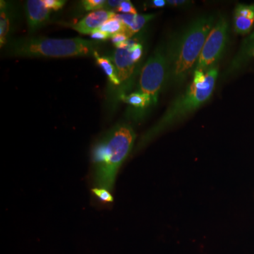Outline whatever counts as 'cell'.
<instances>
[{
	"instance_id": "cell-21",
	"label": "cell",
	"mask_w": 254,
	"mask_h": 254,
	"mask_svg": "<svg viewBox=\"0 0 254 254\" xmlns=\"http://www.w3.org/2000/svg\"><path fill=\"white\" fill-rule=\"evenodd\" d=\"M91 36L92 38H93V39L95 40L96 41H101L111 39L112 35L108 33H105V32L95 30V31L91 33Z\"/></svg>"
},
{
	"instance_id": "cell-4",
	"label": "cell",
	"mask_w": 254,
	"mask_h": 254,
	"mask_svg": "<svg viewBox=\"0 0 254 254\" xmlns=\"http://www.w3.org/2000/svg\"><path fill=\"white\" fill-rule=\"evenodd\" d=\"M101 42L81 38H51L29 37L8 42L4 47L9 56L28 58H66L93 57Z\"/></svg>"
},
{
	"instance_id": "cell-1",
	"label": "cell",
	"mask_w": 254,
	"mask_h": 254,
	"mask_svg": "<svg viewBox=\"0 0 254 254\" xmlns=\"http://www.w3.org/2000/svg\"><path fill=\"white\" fill-rule=\"evenodd\" d=\"M218 73L217 64L205 71L195 69L191 83L186 91L177 97L161 118L142 135L136 150L144 148L165 130L184 120L208 101L213 95Z\"/></svg>"
},
{
	"instance_id": "cell-20",
	"label": "cell",
	"mask_w": 254,
	"mask_h": 254,
	"mask_svg": "<svg viewBox=\"0 0 254 254\" xmlns=\"http://www.w3.org/2000/svg\"><path fill=\"white\" fill-rule=\"evenodd\" d=\"M43 1L48 9L54 11H59L63 9L66 2L64 0H43Z\"/></svg>"
},
{
	"instance_id": "cell-10",
	"label": "cell",
	"mask_w": 254,
	"mask_h": 254,
	"mask_svg": "<svg viewBox=\"0 0 254 254\" xmlns=\"http://www.w3.org/2000/svg\"><path fill=\"white\" fill-rule=\"evenodd\" d=\"M254 26V3L238 4L233 14L234 31L239 35H247Z\"/></svg>"
},
{
	"instance_id": "cell-19",
	"label": "cell",
	"mask_w": 254,
	"mask_h": 254,
	"mask_svg": "<svg viewBox=\"0 0 254 254\" xmlns=\"http://www.w3.org/2000/svg\"><path fill=\"white\" fill-rule=\"evenodd\" d=\"M117 11L121 14H138L136 8L129 0H122L121 4L119 6Z\"/></svg>"
},
{
	"instance_id": "cell-26",
	"label": "cell",
	"mask_w": 254,
	"mask_h": 254,
	"mask_svg": "<svg viewBox=\"0 0 254 254\" xmlns=\"http://www.w3.org/2000/svg\"><path fill=\"white\" fill-rule=\"evenodd\" d=\"M253 58H254V53H253Z\"/></svg>"
},
{
	"instance_id": "cell-14",
	"label": "cell",
	"mask_w": 254,
	"mask_h": 254,
	"mask_svg": "<svg viewBox=\"0 0 254 254\" xmlns=\"http://www.w3.org/2000/svg\"><path fill=\"white\" fill-rule=\"evenodd\" d=\"M119 99L138 109H145L152 105L150 98L146 95L138 91L129 95H122Z\"/></svg>"
},
{
	"instance_id": "cell-15",
	"label": "cell",
	"mask_w": 254,
	"mask_h": 254,
	"mask_svg": "<svg viewBox=\"0 0 254 254\" xmlns=\"http://www.w3.org/2000/svg\"><path fill=\"white\" fill-rule=\"evenodd\" d=\"M156 16V14H136V18H135L134 23L133 26L129 29L125 31V34L127 35L128 38H131L133 35L136 34L143 26L146 24L148 21H151Z\"/></svg>"
},
{
	"instance_id": "cell-13",
	"label": "cell",
	"mask_w": 254,
	"mask_h": 254,
	"mask_svg": "<svg viewBox=\"0 0 254 254\" xmlns=\"http://www.w3.org/2000/svg\"><path fill=\"white\" fill-rule=\"evenodd\" d=\"M95 58L97 64L99 65L108 76L110 83L113 86L120 87V80H119L116 67L114 64L113 60L107 57L100 56L99 54L95 55Z\"/></svg>"
},
{
	"instance_id": "cell-8",
	"label": "cell",
	"mask_w": 254,
	"mask_h": 254,
	"mask_svg": "<svg viewBox=\"0 0 254 254\" xmlns=\"http://www.w3.org/2000/svg\"><path fill=\"white\" fill-rule=\"evenodd\" d=\"M24 9L30 34L43 27L50 20V10L43 0H28L25 2Z\"/></svg>"
},
{
	"instance_id": "cell-17",
	"label": "cell",
	"mask_w": 254,
	"mask_h": 254,
	"mask_svg": "<svg viewBox=\"0 0 254 254\" xmlns=\"http://www.w3.org/2000/svg\"><path fill=\"white\" fill-rule=\"evenodd\" d=\"M92 193L96 200L100 203L108 204V203L113 202V195L110 193V190L107 189L95 187L92 190Z\"/></svg>"
},
{
	"instance_id": "cell-24",
	"label": "cell",
	"mask_w": 254,
	"mask_h": 254,
	"mask_svg": "<svg viewBox=\"0 0 254 254\" xmlns=\"http://www.w3.org/2000/svg\"><path fill=\"white\" fill-rule=\"evenodd\" d=\"M122 0H108L106 1L104 9L114 11L113 10H118L119 6L121 4ZM115 12V11H114Z\"/></svg>"
},
{
	"instance_id": "cell-6",
	"label": "cell",
	"mask_w": 254,
	"mask_h": 254,
	"mask_svg": "<svg viewBox=\"0 0 254 254\" xmlns=\"http://www.w3.org/2000/svg\"><path fill=\"white\" fill-rule=\"evenodd\" d=\"M229 39V22L223 15L219 16L204 43L195 69L205 71L216 65L223 55Z\"/></svg>"
},
{
	"instance_id": "cell-2",
	"label": "cell",
	"mask_w": 254,
	"mask_h": 254,
	"mask_svg": "<svg viewBox=\"0 0 254 254\" xmlns=\"http://www.w3.org/2000/svg\"><path fill=\"white\" fill-rule=\"evenodd\" d=\"M136 137L131 125L119 123L95 143L92 163L96 187L113 190L119 170L131 151Z\"/></svg>"
},
{
	"instance_id": "cell-22",
	"label": "cell",
	"mask_w": 254,
	"mask_h": 254,
	"mask_svg": "<svg viewBox=\"0 0 254 254\" xmlns=\"http://www.w3.org/2000/svg\"><path fill=\"white\" fill-rule=\"evenodd\" d=\"M129 39L130 38H128L125 33H116V34H114L111 37L112 43H113L114 45L123 43V42L128 41Z\"/></svg>"
},
{
	"instance_id": "cell-11",
	"label": "cell",
	"mask_w": 254,
	"mask_h": 254,
	"mask_svg": "<svg viewBox=\"0 0 254 254\" xmlns=\"http://www.w3.org/2000/svg\"><path fill=\"white\" fill-rule=\"evenodd\" d=\"M12 5L9 1H0V47L4 48L14 26V14Z\"/></svg>"
},
{
	"instance_id": "cell-7",
	"label": "cell",
	"mask_w": 254,
	"mask_h": 254,
	"mask_svg": "<svg viewBox=\"0 0 254 254\" xmlns=\"http://www.w3.org/2000/svg\"><path fill=\"white\" fill-rule=\"evenodd\" d=\"M129 47L130 46L123 49H116L113 55L112 60L116 67L120 82V86L119 87L120 88L119 91V98L123 95V88L127 86V83L133 76L136 66L137 63L132 58Z\"/></svg>"
},
{
	"instance_id": "cell-23",
	"label": "cell",
	"mask_w": 254,
	"mask_h": 254,
	"mask_svg": "<svg viewBox=\"0 0 254 254\" xmlns=\"http://www.w3.org/2000/svg\"><path fill=\"white\" fill-rule=\"evenodd\" d=\"M193 3V1H187V0H167V5H170L175 7L185 6Z\"/></svg>"
},
{
	"instance_id": "cell-16",
	"label": "cell",
	"mask_w": 254,
	"mask_h": 254,
	"mask_svg": "<svg viewBox=\"0 0 254 254\" xmlns=\"http://www.w3.org/2000/svg\"><path fill=\"white\" fill-rule=\"evenodd\" d=\"M97 30L105 32V33H109V34L113 36V35L116 34V33H125V31H126V27H125V25L120 20L115 17L105 22L104 24L102 25Z\"/></svg>"
},
{
	"instance_id": "cell-12",
	"label": "cell",
	"mask_w": 254,
	"mask_h": 254,
	"mask_svg": "<svg viewBox=\"0 0 254 254\" xmlns=\"http://www.w3.org/2000/svg\"><path fill=\"white\" fill-rule=\"evenodd\" d=\"M254 51V31L247 37L241 44L240 50L237 52L230 66V71H235L240 69L253 58Z\"/></svg>"
},
{
	"instance_id": "cell-18",
	"label": "cell",
	"mask_w": 254,
	"mask_h": 254,
	"mask_svg": "<svg viewBox=\"0 0 254 254\" xmlns=\"http://www.w3.org/2000/svg\"><path fill=\"white\" fill-rule=\"evenodd\" d=\"M106 1L105 0H83L81 5L86 11H94L104 9Z\"/></svg>"
},
{
	"instance_id": "cell-9",
	"label": "cell",
	"mask_w": 254,
	"mask_h": 254,
	"mask_svg": "<svg viewBox=\"0 0 254 254\" xmlns=\"http://www.w3.org/2000/svg\"><path fill=\"white\" fill-rule=\"evenodd\" d=\"M116 13L106 9L97 10L87 14L81 21L68 24L73 30L83 35H91L93 31L99 28L105 22L115 18Z\"/></svg>"
},
{
	"instance_id": "cell-25",
	"label": "cell",
	"mask_w": 254,
	"mask_h": 254,
	"mask_svg": "<svg viewBox=\"0 0 254 254\" xmlns=\"http://www.w3.org/2000/svg\"><path fill=\"white\" fill-rule=\"evenodd\" d=\"M150 4L154 8H163L166 6L167 1H165V0H153Z\"/></svg>"
},
{
	"instance_id": "cell-5",
	"label": "cell",
	"mask_w": 254,
	"mask_h": 254,
	"mask_svg": "<svg viewBox=\"0 0 254 254\" xmlns=\"http://www.w3.org/2000/svg\"><path fill=\"white\" fill-rule=\"evenodd\" d=\"M170 73L168 46L160 45L152 53L141 69L138 92L146 95L152 105L157 104L162 88L166 86Z\"/></svg>"
},
{
	"instance_id": "cell-3",
	"label": "cell",
	"mask_w": 254,
	"mask_h": 254,
	"mask_svg": "<svg viewBox=\"0 0 254 254\" xmlns=\"http://www.w3.org/2000/svg\"><path fill=\"white\" fill-rule=\"evenodd\" d=\"M215 15L195 18L168 45L170 73L168 82L180 85L194 71L205 40L216 21Z\"/></svg>"
}]
</instances>
